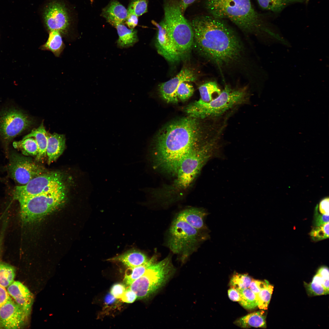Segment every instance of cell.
Here are the masks:
<instances>
[{
	"label": "cell",
	"mask_w": 329,
	"mask_h": 329,
	"mask_svg": "<svg viewBox=\"0 0 329 329\" xmlns=\"http://www.w3.org/2000/svg\"><path fill=\"white\" fill-rule=\"evenodd\" d=\"M197 119L189 117L176 120L159 132L152 150L154 168L175 175L183 157L204 141Z\"/></svg>",
	"instance_id": "1"
},
{
	"label": "cell",
	"mask_w": 329,
	"mask_h": 329,
	"mask_svg": "<svg viewBox=\"0 0 329 329\" xmlns=\"http://www.w3.org/2000/svg\"><path fill=\"white\" fill-rule=\"evenodd\" d=\"M195 46L204 57L219 67L239 59L242 47L234 31L223 19L201 15L190 23Z\"/></svg>",
	"instance_id": "2"
},
{
	"label": "cell",
	"mask_w": 329,
	"mask_h": 329,
	"mask_svg": "<svg viewBox=\"0 0 329 329\" xmlns=\"http://www.w3.org/2000/svg\"><path fill=\"white\" fill-rule=\"evenodd\" d=\"M215 149L214 142L205 141L187 154L179 165L173 182L154 190L155 199L165 204L178 199L193 184L206 163L214 156Z\"/></svg>",
	"instance_id": "3"
},
{
	"label": "cell",
	"mask_w": 329,
	"mask_h": 329,
	"mask_svg": "<svg viewBox=\"0 0 329 329\" xmlns=\"http://www.w3.org/2000/svg\"><path fill=\"white\" fill-rule=\"evenodd\" d=\"M205 7L211 16L228 19L244 31H268L263 17L254 8L250 0H206Z\"/></svg>",
	"instance_id": "4"
},
{
	"label": "cell",
	"mask_w": 329,
	"mask_h": 329,
	"mask_svg": "<svg viewBox=\"0 0 329 329\" xmlns=\"http://www.w3.org/2000/svg\"><path fill=\"white\" fill-rule=\"evenodd\" d=\"M163 21L169 35L182 58L191 49L194 34L190 23L181 12L179 0H163Z\"/></svg>",
	"instance_id": "5"
},
{
	"label": "cell",
	"mask_w": 329,
	"mask_h": 329,
	"mask_svg": "<svg viewBox=\"0 0 329 329\" xmlns=\"http://www.w3.org/2000/svg\"><path fill=\"white\" fill-rule=\"evenodd\" d=\"M247 93L244 88L232 89L226 85L220 94L209 102L200 99L188 105L185 109L189 116L196 119L216 117L244 103Z\"/></svg>",
	"instance_id": "6"
},
{
	"label": "cell",
	"mask_w": 329,
	"mask_h": 329,
	"mask_svg": "<svg viewBox=\"0 0 329 329\" xmlns=\"http://www.w3.org/2000/svg\"><path fill=\"white\" fill-rule=\"evenodd\" d=\"M208 233L196 229L177 216L169 229L167 245L183 262L210 238Z\"/></svg>",
	"instance_id": "7"
},
{
	"label": "cell",
	"mask_w": 329,
	"mask_h": 329,
	"mask_svg": "<svg viewBox=\"0 0 329 329\" xmlns=\"http://www.w3.org/2000/svg\"><path fill=\"white\" fill-rule=\"evenodd\" d=\"M66 197L65 188L18 199L22 221L28 223L39 221L58 208L63 204Z\"/></svg>",
	"instance_id": "8"
},
{
	"label": "cell",
	"mask_w": 329,
	"mask_h": 329,
	"mask_svg": "<svg viewBox=\"0 0 329 329\" xmlns=\"http://www.w3.org/2000/svg\"><path fill=\"white\" fill-rule=\"evenodd\" d=\"M174 271L170 256L157 262L155 260L141 276L128 287L136 293L137 299L146 298L163 286Z\"/></svg>",
	"instance_id": "9"
},
{
	"label": "cell",
	"mask_w": 329,
	"mask_h": 329,
	"mask_svg": "<svg viewBox=\"0 0 329 329\" xmlns=\"http://www.w3.org/2000/svg\"><path fill=\"white\" fill-rule=\"evenodd\" d=\"M65 188L60 173L45 172L33 178L24 185L16 186L13 192V198L17 200Z\"/></svg>",
	"instance_id": "10"
},
{
	"label": "cell",
	"mask_w": 329,
	"mask_h": 329,
	"mask_svg": "<svg viewBox=\"0 0 329 329\" xmlns=\"http://www.w3.org/2000/svg\"><path fill=\"white\" fill-rule=\"evenodd\" d=\"M32 124L29 118L21 111L9 109L0 114V136L6 145Z\"/></svg>",
	"instance_id": "11"
},
{
	"label": "cell",
	"mask_w": 329,
	"mask_h": 329,
	"mask_svg": "<svg viewBox=\"0 0 329 329\" xmlns=\"http://www.w3.org/2000/svg\"><path fill=\"white\" fill-rule=\"evenodd\" d=\"M8 169L12 178L23 185L45 172L43 167L29 158L16 153L10 156Z\"/></svg>",
	"instance_id": "12"
},
{
	"label": "cell",
	"mask_w": 329,
	"mask_h": 329,
	"mask_svg": "<svg viewBox=\"0 0 329 329\" xmlns=\"http://www.w3.org/2000/svg\"><path fill=\"white\" fill-rule=\"evenodd\" d=\"M44 18L49 31L55 30L64 34L66 33L69 26L68 16L65 8L60 3L55 2L50 4L45 11Z\"/></svg>",
	"instance_id": "13"
},
{
	"label": "cell",
	"mask_w": 329,
	"mask_h": 329,
	"mask_svg": "<svg viewBox=\"0 0 329 329\" xmlns=\"http://www.w3.org/2000/svg\"><path fill=\"white\" fill-rule=\"evenodd\" d=\"M28 317L22 309L10 297L0 309V324L8 329L20 328Z\"/></svg>",
	"instance_id": "14"
},
{
	"label": "cell",
	"mask_w": 329,
	"mask_h": 329,
	"mask_svg": "<svg viewBox=\"0 0 329 329\" xmlns=\"http://www.w3.org/2000/svg\"><path fill=\"white\" fill-rule=\"evenodd\" d=\"M194 72L189 69H182L174 78L159 85V91L162 98L168 103L178 102L176 92L180 84L182 82H194L196 80Z\"/></svg>",
	"instance_id": "15"
},
{
	"label": "cell",
	"mask_w": 329,
	"mask_h": 329,
	"mask_svg": "<svg viewBox=\"0 0 329 329\" xmlns=\"http://www.w3.org/2000/svg\"><path fill=\"white\" fill-rule=\"evenodd\" d=\"M153 23L157 29L155 45L158 53L169 62L179 61L182 57L168 34L163 20L159 23L153 21Z\"/></svg>",
	"instance_id": "16"
},
{
	"label": "cell",
	"mask_w": 329,
	"mask_h": 329,
	"mask_svg": "<svg viewBox=\"0 0 329 329\" xmlns=\"http://www.w3.org/2000/svg\"><path fill=\"white\" fill-rule=\"evenodd\" d=\"M7 288L9 295L28 317L34 301L32 293L26 287L18 281H14Z\"/></svg>",
	"instance_id": "17"
},
{
	"label": "cell",
	"mask_w": 329,
	"mask_h": 329,
	"mask_svg": "<svg viewBox=\"0 0 329 329\" xmlns=\"http://www.w3.org/2000/svg\"><path fill=\"white\" fill-rule=\"evenodd\" d=\"M207 212L202 208L191 207L180 212L177 215L196 229L209 232L204 221Z\"/></svg>",
	"instance_id": "18"
},
{
	"label": "cell",
	"mask_w": 329,
	"mask_h": 329,
	"mask_svg": "<svg viewBox=\"0 0 329 329\" xmlns=\"http://www.w3.org/2000/svg\"><path fill=\"white\" fill-rule=\"evenodd\" d=\"M102 16L112 26L122 24L127 18V10L116 0H112L102 10Z\"/></svg>",
	"instance_id": "19"
},
{
	"label": "cell",
	"mask_w": 329,
	"mask_h": 329,
	"mask_svg": "<svg viewBox=\"0 0 329 329\" xmlns=\"http://www.w3.org/2000/svg\"><path fill=\"white\" fill-rule=\"evenodd\" d=\"M46 148L48 163L50 164L62 155L65 147V138L63 134L47 132Z\"/></svg>",
	"instance_id": "20"
},
{
	"label": "cell",
	"mask_w": 329,
	"mask_h": 329,
	"mask_svg": "<svg viewBox=\"0 0 329 329\" xmlns=\"http://www.w3.org/2000/svg\"><path fill=\"white\" fill-rule=\"evenodd\" d=\"M149 259L143 253L136 250L132 249L109 259L108 260L120 262L128 268H131L144 264Z\"/></svg>",
	"instance_id": "21"
},
{
	"label": "cell",
	"mask_w": 329,
	"mask_h": 329,
	"mask_svg": "<svg viewBox=\"0 0 329 329\" xmlns=\"http://www.w3.org/2000/svg\"><path fill=\"white\" fill-rule=\"evenodd\" d=\"M266 315L264 312L260 310L249 314L236 320L234 323L243 328L250 327L266 328Z\"/></svg>",
	"instance_id": "22"
},
{
	"label": "cell",
	"mask_w": 329,
	"mask_h": 329,
	"mask_svg": "<svg viewBox=\"0 0 329 329\" xmlns=\"http://www.w3.org/2000/svg\"><path fill=\"white\" fill-rule=\"evenodd\" d=\"M29 137H34L36 140L38 147V152L36 156L37 161H41L47 156L46 148L47 143V132L44 127L43 122L37 128L34 129L23 139Z\"/></svg>",
	"instance_id": "23"
},
{
	"label": "cell",
	"mask_w": 329,
	"mask_h": 329,
	"mask_svg": "<svg viewBox=\"0 0 329 329\" xmlns=\"http://www.w3.org/2000/svg\"><path fill=\"white\" fill-rule=\"evenodd\" d=\"M117 30L119 38L117 44L121 48H127L133 46L138 41L136 30L134 29H128L122 24L115 27Z\"/></svg>",
	"instance_id": "24"
},
{
	"label": "cell",
	"mask_w": 329,
	"mask_h": 329,
	"mask_svg": "<svg viewBox=\"0 0 329 329\" xmlns=\"http://www.w3.org/2000/svg\"><path fill=\"white\" fill-rule=\"evenodd\" d=\"M65 47L61 33L58 31L53 30L49 31L46 41L40 48L42 50L50 51L55 56L59 57Z\"/></svg>",
	"instance_id": "25"
},
{
	"label": "cell",
	"mask_w": 329,
	"mask_h": 329,
	"mask_svg": "<svg viewBox=\"0 0 329 329\" xmlns=\"http://www.w3.org/2000/svg\"><path fill=\"white\" fill-rule=\"evenodd\" d=\"M263 9L275 13L281 12L288 6L293 4L302 3L306 0H257Z\"/></svg>",
	"instance_id": "26"
},
{
	"label": "cell",
	"mask_w": 329,
	"mask_h": 329,
	"mask_svg": "<svg viewBox=\"0 0 329 329\" xmlns=\"http://www.w3.org/2000/svg\"><path fill=\"white\" fill-rule=\"evenodd\" d=\"M200 99L205 102H209L218 96L221 90L217 83L210 81L201 85L199 88Z\"/></svg>",
	"instance_id": "27"
},
{
	"label": "cell",
	"mask_w": 329,
	"mask_h": 329,
	"mask_svg": "<svg viewBox=\"0 0 329 329\" xmlns=\"http://www.w3.org/2000/svg\"><path fill=\"white\" fill-rule=\"evenodd\" d=\"M155 260L153 257L142 265L133 267L128 268L125 274L123 281L127 286L133 281L141 276L145 272L148 267Z\"/></svg>",
	"instance_id": "28"
},
{
	"label": "cell",
	"mask_w": 329,
	"mask_h": 329,
	"mask_svg": "<svg viewBox=\"0 0 329 329\" xmlns=\"http://www.w3.org/2000/svg\"><path fill=\"white\" fill-rule=\"evenodd\" d=\"M13 145L15 148L20 150L24 155L36 156L38 154L37 144L34 137H29L14 142Z\"/></svg>",
	"instance_id": "29"
},
{
	"label": "cell",
	"mask_w": 329,
	"mask_h": 329,
	"mask_svg": "<svg viewBox=\"0 0 329 329\" xmlns=\"http://www.w3.org/2000/svg\"><path fill=\"white\" fill-rule=\"evenodd\" d=\"M240 294L239 303L244 308L248 310L255 309L258 306L257 295L249 288L236 289Z\"/></svg>",
	"instance_id": "30"
},
{
	"label": "cell",
	"mask_w": 329,
	"mask_h": 329,
	"mask_svg": "<svg viewBox=\"0 0 329 329\" xmlns=\"http://www.w3.org/2000/svg\"><path fill=\"white\" fill-rule=\"evenodd\" d=\"M304 285L307 294L309 295H326L329 293V292L323 287L321 278L317 273L313 277L311 282L309 283L304 282Z\"/></svg>",
	"instance_id": "31"
},
{
	"label": "cell",
	"mask_w": 329,
	"mask_h": 329,
	"mask_svg": "<svg viewBox=\"0 0 329 329\" xmlns=\"http://www.w3.org/2000/svg\"><path fill=\"white\" fill-rule=\"evenodd\" d=\"M15 276L14 268L0 260V285L7 287L14 281Z\"/></svg>",
	"instance_id": "32"
},
{
	"label": "cell",
	"mask_w": 329,
	"mask_h": 329,
	"mask_svg": "<svg viewBox=\"0 0 329 329\" xmlns=\"http://www.w3.org/2000/svg\"><path fill=\"white\" fill-rule=\"evenodd\" d=\"M274 286L269 283L256 294L258 299V307L261 310H266L270 302L273 291Z\"/></svg>",
	"instance_id": "33"
},
{
	"label": "cell",
	"mask_w": 329,
	"mask_h": 329,
	"mask_svg": "<svg viewBox=\"0 0 329 329\" xmlns=\"http://www.w3.org/2000/svg\"><path fill=\"white\" fill-rule=\"evenodd\" d=\"M252 280L248 274L236 273L231 278L229 285L235 289L246 288H249Z\"/></svg>",
	"instance_id": "34"
},
{
	"label": "cell",
	"mask_w": 329,
	"mask_h": 329,
	"mask_svg": "<svg viewBox=\"0 0 329 329\" xmlns=\"http://www.w3.org/2000/svg\"><path fill=\"white\" fill-rule=\"evenodd\" d=\"M148 2V0H132L127 10L128 14H133L139 16L146 13Z\"/></svg>",
	"instance_id": "35"
},
{
	"label": "cell",
	"mask_w": 329,
	"mask_h": 329,
	"mask_svg": "<svg viewBox=\"0 0 329 329\" xmlns=\"http://www.w3.org/2000/svg\"><path fill=\"white\" fill-rule=\"evenodd\" d=\"M329 222L319 226L314 227L310 233L313 240L320 241L329 237Z\"/></svg>",
	"instance_id": "36"
},
{
	"label": "cell",
	"mask_w": 329,
	"mask_h": 329,
	"mask_svg": "<svg viewBox=\"0 0 329 329\" xmlns=\"http://www.w3.org/2000/svg\"><path fill=\"white\" fill-rule=\"evenodd\" d=\"M188 82L181 83L176 92L177 97L182 101H184L190 97L193 94L194 89L193 86Z\"/></svg>",
	"instance_id": "37"
},
{
	"label": "cell",
	"mask_w": 329,
	"mask_h": 329,
	"mask_svg": "<svg viewBox=\"0 0 329 329\" xmlns=\"http://www.w3.org/2000/svg\"><path fill=\"white\" fill-rule=\"evenodd\" d=\"M318 205L315 209L313 224L315 227L321 226L329 222V215L319 214L318 211Z\"/></svg>",
	"instance_id": "38"
},
{
	"label": "cell",
	"mask_w": 329,
	"mask_h": 329,
	"mask_svg": "<svg viewBox=\"0 0 329 329\" xmlns=\"http://www.w3.org/2000/svg\"><path fill=\"white\" fill-rule=\"evenodd\" d=\"M320 277L322 281L323 285L325 289L329 292V270L326 266L320 267L317 272Z\"/></svg>",
	"instance_id": "39"
},
{
	"label": "cell",
	"mask_w": 329,
	"mask_h": 329,
	"mask_svg": "<svg viewBox=\"0 0 329 329\" xmlns=\"http://www.w3.org/2000/svg\"><path fill=\"white\" fill-rule=\"evenodd\" d=\"M269 283L268 281L266 280L263 281L253 279L252 280L249 288L257 294Z\"/></svg>",
	"instance_id": "40"
},
{
	"label": "cell",
	"mask_w": 329,
	"mask_h": 329,
	"mask_svg": "<svg viewBox=\"0 0 329 329\" xmlns=\"http://www.w3.org/2000/svg\"><path fill=\"white\" fill-rule=\"evenodd\" d=\"M125 285L121 283L114 284L110 290V293L116 298L120 299L126 290Z\"/></svg>",
	"instance_id": "41"
},
{
	"label": "cell",
	"mask_w": 329,
	"mask_h": 329,
	"mask_svg": "<svg viewBox=\"0 0 329 329\" xmlns=\"http://www.w3.org/2000/svg\"><path fill=\"white\" fill-rule=\"evenodd\" d=\"M136 299V293L128 287L120 298L122 302L127 303H133Z\"/></svg>",
	"instance_id": "42"
},
{
	"label": "cell",
	"mask_w": 329,
	"mask_h": 329,
	"mask_svg": "<svg viewBox=\"0 0 329 329\" xmlns=\"http://www.w3.org/2000/svg\"><path fill=\"white\" fill-rule=\"evenodd\" d=\"M329 198L325 197L323 199L319 204V211L322 214L329 215Z\"/></svg>",
	"instance_id": "43"
},
{
	"label": "cell",
	"mask_w": 329,
	"mask_h": 329,
	"mask_svg": "<svg viewBox=\"0 0 329 329\" xmlns=\"http://www.w3.org/2000/svg\"><path fill=\"white\" fill-rule=\"evenodd\" d=\"M126 21L127 26L130 29H134L137 25L138 16L133 14H128Z\"/></svg>",
	"instance_id": "44"
},
{
	"label": "cell",
	"mask_w": 329,
	"mask_h": 329,
	"mask_svg": "<svg viewBox=\"0 0 329 329\" xmlns=\"http://www.w3.org/2000/svg\"><path fill=\"white\" fill-rule=\"evenodd\" d=\"M10 297L5 288L0 285V309ZM1 327L0 324V328Z\"/></svg>",
	"instance_id": "45"
},
{
	"label": "cell",
	"mask_w": 329,
	"mask_h": 329,
	"mask_svg": "<svg viewBox=\"0 0 329 329\" xmlns=\"http://www.w3.org/2000/svg\"><path fill=\"white\" fill-rule=\"evenodd\" d=\"M228 295L229 298L233 301L239 302L240 300L239 293L235 289L232 288L228 291Z\"/></svg>",
	"instance_id": "46"
},
{
	"label": "cell",
	"mask_w": 329,
	"mask_h": 329,
	"mask_svg": "<svg viewBox=\"0 0 329 329\" xmlns=\"http://www.w3.org/2000/svg\"><path fill=\"white\" fill-rule=\"evenodd\" d=\"M198 0H179V3L180 9L183 14L186 9L190 5Z\"/></svg>",
	"instance_id": "47"
},
{
	"label": "cell",
	"mask_w": 329,
	"mask_h": 329,
	"mask_svg": "<svg viewBox=\"0 0 329 329\" xmlns=\"http://www.w3.org/2000/svg\"><path fill=\"white\" fill-rule=\"evenodd\" d=\"M115 298L111 293L108 294L105 298V303L106 305H110L116 301Z\"/></svg>",
	"instance_id": "48"
}]
</instances>
